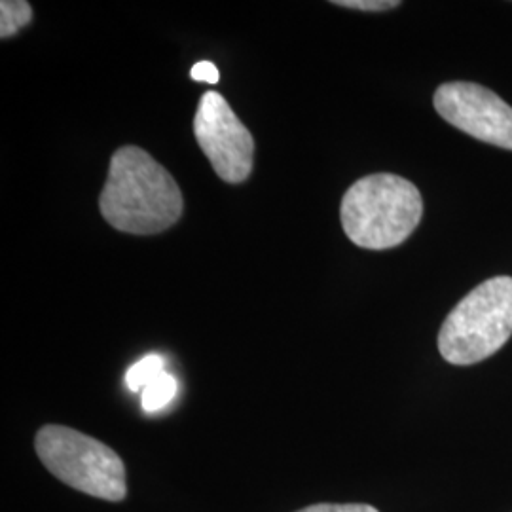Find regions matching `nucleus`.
<instances>
[{"label": "nucleus", "mask_w": 512, "mask_h": 512, "mask_svg": "<svg viewBox=\"0 0 512 512\" xmlns=\"http://www.w3.org/2000/svg\"><path fill=\"white\" fill-rule=\"evenodd\" d=\"M112 228L150 236L171 228L183 215V194L173 175L139 147L118 148L99 198Z\"/></svg>", "instance_id": "f257e3e1"}, {"label": "nucleus", "mask_w": 512, "mask_h": 512, "mask_svg": "<svg viewBox=\"0 0 512 512\" xmlns=\"http://www.w3.org/2000/svg\"><path fill=\"white\" fill-rule=\"evenodd\" d=\"M512 336V277L480 283L442 323L440 355L450 365L467 366L492 357Z\"/></svg>", "instance_id": "7ed1b4c3"}, {"label": "nucleus", "mask_w": 512, "mask_h": 512, "mask_svg": "<svg viewBox=\"0 0 512 512\" xmlns=\"http://www.w3.org/2000/svg\"><path fill=\"white\" fill-rule=\"evenodd\" d=\"M190 76H192V80L205 82V84H217L220 78L219 69L211 61L196 63L190 71Z\"/></svg>", "instance_id": "f8f14e48"}, {"label": "nucleus", "mask_w": 512, "mask_h": 512, "mask_svg": "<svg viewBox=\"0 0 512 512\" xmlns=\"http://www.w3.org/2000/svg\"><path fill=\"white\" fill-rule=\"evenodd\" d=\"M33 19V8L25 0H2L0 2V37L16 35L19 29L29 25Z\"/></svg>", "instance_id": "0eeeda50"}, {"label": "nucleus", "mask_w": 512, "mask_h": 512, "mask_svg": "<svg viewBox=\"0 0 512 512\" xmlns=\"http://www.w3.org/2000/svg\"><path fill=\"white\" fill-rule=\"evenodd\" d=\"M177 395V380L169 372H162L152 384L143 389V408L145 412H160Z\"/></svg>", "instance_id": "6e6552de"}, {"label": "nucleus", "mask_w": 512, "mask_h": 512, "mask_svg": "<svg viewBox=\"0 0 512 512\" xmlns=\"http://www.w3.org/2000/svg\"><path fill=\"white\" fill-rule=\"evenodd\" d=\"M423 200L416 184L393 173H374L349 186L342 198V228L357 247L385 251L418 228Z\"/></svg>", "instance_id": "f03ea898"}, {"label": "nucleus", "mask_w": 512, "mask_h": 512, "mask_svg": "<svg viewBox=\"0 0 512 512\" xmlns=\"http://www.w3.org/2000/svg\"><path fill=\"white\" fill-rule=\"evenodd\" d=\"M332 4L351 8V10H363V12H385L401 6L399 0H334Z\"/></svg>", "instance_id": "9d476101"}, {"label": "nucleus", "mask_w": 512, "mask_h": 512, "mask_svg": "<svg viewBox=\"0 0 512 512\" xmlns=\"http://www.w3.org/2000/svg\"><path fill=\"white\" fill-rule=\"evenodd\" d=\"M194 135L222 181L238 184L249 179L255 139L220 93H203L194 118Z\"/></svg>", "instance_id": "39448f33"}, {"label": "nucleus", "mask_w": 512, "mask_h": 512, "mask_svg": "<svg viewBox=\"0 0 512 512\" xmlns=\"http://www.w3.org/2000/svg\"><path fill=\"white\" fill-rule=\"evenodd\" d=\"M440 116L482 143L512 150V107L475 82H446L433 97Z\"/></svg>", "instance_id": "423d86ee"}, {"label": "nucleus", "mask_w": 512, "mask_h": 512, "mask_svg": "<svg viewBox=\"0 0 512 512\" xmlns=\"http://www.w3.org/2000/svg\"><path fill=\"white\" fill-rule=\"evenodd\" d=\"M296 512H378L370 505H361V503H346V505H332V503H321V505H311L302 511Z\"/></svg>", "instance_id": "9b49d317"}, {"label": "nucleus", "mask_w": 512, "mask_h": 512, "mask_svg": "<svg viewBox=\"0 0 512 512\" xmlns=\"http://www.w3.org/2000/svg\"><path fill=\"white\" fill-rule=\"evenodd\" d=\"M38 458L61 482L105 501L128 495L126 467L107 444L63 425H44L35 439Z\"/></svg>", "instance_id": "20e7f679"}, {"label": "nucleus", "mask_w": 512, "mask_h": 512, "mask_svg": "<svg viewBox=\"0 0 512 512\" xmlns=\"http://www.w3.org/2000/svg\"><path fill=\"white\" fill-rule=\"evenodd\" d=\"M164 359L160 355H147L131 366L126 374V384L131 391H143L152 384L164 370Z\"/></svg>", "instance_id": "1a4fd4ad"}]
</instances>
